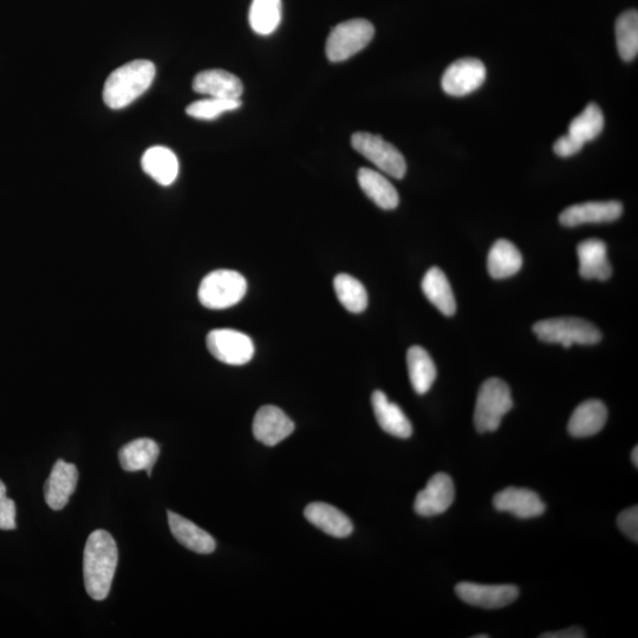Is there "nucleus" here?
Here are the masks:
<instances>
[{
	"label": "nucleus",
	"mask_w": 638,
	"mask_h": 638,
	"mask_svg": "<svg viewBox=\"0 0 638 638\" xmlns=\"http://www.w3.org/2000/svg\"><path fill=\"white\" fill-rule=\"evenodd\" d=\"M119 552L112 535L96 530L89 536L83 557L84 584L88 595L103 601L109 595L115 576Z\"/></svg>",
	"instance_id": "nucleus-1"
},
{
	"label": "nucleus",
	"mask_w": 638,
	"mask_h": 638,
	"mask_svg": "<svg viewBox=\"0 0 638 638\" xmlns=\"http://www.w3.org/2000/svg\"><path fill=\"white\" fill-rule=\"evenodd\" d=\"M156 74L151 61L136 60L122 65L107 78L103 89V101L110 109L129 106L151 88Z\"/></svg>",
	"instance_id": "nucleus-2"
},
{
	"label": "nucleus",
	"mask_w": 638,
	"mask_h": 638,
	"mask_svg": "<svg viewBox=\"0 0 638 638\" xmlns=\"http://www.w3.org/2000/svg\"><path fill=\"white\" fill-rule=\"evenodd\" d=\"M512 407L511 389L507 383L497 377L488 379L481 384L475 403V429L481 434L496 432Z\"/></svg>",
	"instance_id": "nucleus-3"
},
{
	"label": "nucleus",
	"mask_w": 638,
	"mask_h": 638,
	"mask_svg": "<svg viewBox=\"0 0 638 638\" xmlns=\"http://www.w3.org/2000/svg\"><path fill=\"white\" fill-rule=\"evenodd\" d=\"M247 282L244 276L233 270H217L203 279L198 297L205 308L225 310L234 307L245 297Z\"/></svg>",
	"instance_id": "nucleus-4"
},
{
	"label": "nucleus",
	"mask_w": 638,
	"mask_h": 638,
	"mask_svg": "<svg viewBox=\"0 0 638 638\" xmlns=\"http://www.w3.org/2000/svg\"><path fill=\"white\" fill-rule=\"evenodd\" d=\"M533 332L538 340L559 343L564 348H570L572 344L594 345L602 340L601 331L594 324L575 317L544 319L533 325Z\"/></svg>",
	"instance_id": "nucleus-5"
},
{
	"label": "nucleus",
	"mask_w": 638,
	"mask_h": 638,
	"mask_svg": "<svg viewBox=\"0 0 638 638\" xmlns=\"http://www.w3.org/2000/svg\"><path fill=\"white\" fill-rule=\"evenodd\" d=\"M375 28L366 19H351L335 26L327 41V57L331 62H343L358 54L374 38Z\"/></svg>",
	"instance_id": "nucleus-6"
},
{
	"label": "nucleus",
	"mask_w": 638,
	"mask_h": 638,
	"mask_svg": "<svg viewBox=\"0 0 638 638\" xmlns=\"http://www.w3.org/2000/svg\"><path fill=\"white\" fill-rule=\"evenodd\" d=\"M351 146L367 160L395 179H402L407 172L405 156L392 143L381 136L370 133H356L351 138Z\"/></svg>",
	"instance_id": "nucleus-7"
},
{
	"label": "nucleus",
	"mask_w": 638,
	"mask_h": 638,
	"mask_svg": "<svg viewBox=\"0 0 638 638\" xmlns=\"http://www.w3.org/2000/svg\"><path fill=\"white\" fill-rule=\"evenodd\" d=\"M206 344L218 361L229 366H244L255 355V344L251 338L237 330H213L207 335Z\"/></svg>",
	"instance_id": "nucleus-8"
},
{
	"label": "nucleus",
	"mask_w": 638,
	"mask_h": 638,
	"mask_svg": "<svg viewBox=\"0 0 638 638\" xmlns=\"http://www.w3.org/2000/svg\"><path fill=\"white\" fill-rule=\"evenodd\" d=\"M461 601L483 609H500L517 601L519 589L516 585H485L462 582L455 587Z\"/></svg>",
	"instance_id": "nucleus-9"
},
{
	"label": "nucleus",
	"mask_w": 638,
	"mask_h": 638,
	"mask_svg": "<svg viewBox=\"0 0 638 638\" xmlns=\"http://www.w3.org/2000/svg\"><path fill=\"white\" fill-rule=\"evenodd\" d=\"M486 68L477 58H464L452 63L442 76L445 93L455 97L466 96L483 86Z\"/></svg>",
	"instance_id": "nucleus-10"
},
{
	"label": "nucleus",
	"mask_w": 638,
	"mask_h": 638,
	"mask_svg": "<svg viewBox=\"0 0 638 638\" xmlns=\"http://www.w3.org/2000/svg\"><path fill=\"white\" fill-rule=\"evenodd\" d=\"M455 499V488L451 477L438 473L415 498L414 510L421 517L429 518L445 513Z\"/></svg>",
	"instance_id": "nucleus-11"
},
{
	"label": "nucleus",
	"mask_w": 638,
	"mask_h": 638,
	"mask_svg": "<svg viewBox=\"0 0 638 638\" xmlns=\"http://www.w3.org/2000/svg\"><path fill=\"white\" fill-rule=\"evenodd\" d=\"M295 423L281 408L264 406L253 419L252 432L266 446H276L294 433Z\"/></svg>",
	"instance_id": "nucleus-12"
},
{
	"label": "nucleus",
	"mask_w": 638,
	"mask_h": 638,
	"mask_svg": "<svg viewBox=\"0 0 638 638\" xmlns=\"http://www.w3.org/2000/svg\"><path fill=\"white\" fill-rule=\"evenodd\" d=\"M493 506L499 512L513 514L518 519L542 516L546 510L544 501L536 492L527 488L507 487L493 498Z\"/></svg>",
	"instance_id": "nucleus-13"
},
{
	"label": "nucleus",
	"mask_w": 638,
	"mask_h": 638,
	"mask_svg": "<svg viewBox=\"0 0 638 638\" xmlns=\"http://www.w3.org/2000/svg\"><path fill=\"white\" fill-rule=\"evenodd\" d=\"M622 213L623 205L620 201H591L566 208L559 216V221L565 227L611 223L620 218Z\"/></svg>",
	"instance_id": "nucleus-14"
},
{
	"label": "nucleus",
	"mask_w": 638,
	"mask_h": 638,
	"mask_svg": "<svg viewBox=\"0 0 638 638\" xmlns=\"http://www.w3.org/2000/svg\"><path fill=\"white\" fill-rule=\"evenodd\" d=\"M195 93L221 100H240L244 93L243 82L236 75L221 69L201 71L194 77Z\"/></svg>",
	"instance_id": "nucleus-15"
},
{
	"label": "nucleus",
	"mask_w": 638,
	"mask_h": 638,
	"mask_svg": "<svg viewBox=\"0 0 638 638\" xmlns=\"http://www.w3.org/2000/svg\"><path fill=\"white\" fill-rule=\"evenodd\" d=\"M78 483V471L74 464L58 460L52 467L44 486V498L50 509L61 511L69 503Z\"/></svg>",
	"instance_id": "nucleus-16"
},
{
	"label": "nucleus",
	"mask_w": 638,
	"mask_h": 638,
	"mask_svg": "<svg viewBox=\"0 0 638 638\" xmlns=\"http://www.w3.org/2000/svg\"><path fill=\"white\" fill-rule=\"evenodd\" d=\"M579 259V275L582 278L597 279V281H608L613 275L611 268L607 244L598 239L584 240L577 246Z\"/></svg>",
	"instance_id": "nucleus-17"
},
{
	"label": "nucleus",
	"mask_w": 638,
	"mask_h": 638,
	"mask_svg": "<svg viewBox=\"0 0 638 638\" xmlns=\"http://www.w3.org/2000/svg\"><path fill=\"white\" fill-rule=\"evenodd\" d=\"M371 405H373L376 421L384 432L400 439H408L412 436L413 426L407 415L396 403L390 402L388 396L381 390L373 393Z\"/></svg>",
	"instance_id": "nucleus-18"
},
{
	"label": "nucleus",
	"mask_w": 638,
	"mask_h": 638,
	"mask_svg": "<svg viewBox=\"0 0 638 638\" xmlns=\"http://www.w3.org/2000/svg\"><path fill=\"white\" fill-rule=\"evenodd\" d=\"M168 524L171 527L172 535L178 542L185 546L186 549L191 550L200 555H210V553L216 550V540L199 526L195 525L179 514L169 511L168 512Z\"/></svg>",
	"instance_id": "nucleus-19"
},
{
	"label": "nucleus",
	"mask_w": 638,
	"mask_h": 638,
	"mask_svg": "<svg viewBox=\"0 0 638 638\" xmlns=\"http://www.w3.org/2000/svg\"><path fill=\"white\" fill-rule=\"evenodd\" d=\"M304 516L310 524L331 537L347 538L354 531L351 520L329 504L312 503L305 509Z\"/></svg>",
	"instance_id": "nucleus-20"
},
{
	"label": "nucleus",
	"mask_w": 638,
	"mask_h": 638,
	"mask_svg": "<svg viewBox=\"0 0 638 638\" xmlns=\"http://www.w3.org/2000/svg\"><path fill=\"white\" fill-rule=\"evenodd\" d=\"M608 420V409L600 400H588L579 405L569 421V433L574 438H589L602 431Z\"/></svg>",
	"instance_id": "nucleus-21"
},
{
	"label": "nucleus",
	"mask_w": 638,
	"mask_h": 638,
	"mask_svg": "<svg viewBox=\"0 0 638 638\" xmlns=\"http://www.w3.org/2000/svg\"><path fill=\"white\" fill-rule=\"evenodd\" d=\"M143 171L161 186H171L178 178L179 160L171 149L155 146L142 156Z\"/></svg>",
	"instance_id": "nucleus-22"
},
{
	"label": "nucleus",
	"mask_w": 638,
	"mask_h": 638,
	"mask_svg": "<svg viewBox=\"0 0 638 638\" xmlns=\"http://www.w3.org/2000/svg\"><path fill=\"white\" fill-rule=\"evenodd\" d=\"M159 454V445L154 440L142 438L123 446L119 453V460L126 472L146 471L148 477H151Z\"/></svg>",
	"instance_id": "nucleus-23"
},
{
	"label": "nucleus",
	"mask_w": 638,
	"mask_h": 638,
	"mask_svg": "<svg viewBox=\"0 0 638 638\" xmlns=\"http://www.w3.org/2000/svg\"><path fill=\"white\" fill-rule=\"evenodd\" d=\"M357 179L362 191L382 210L392 211L399 206V193L392 182L381 173L370 168H361Z\"/></svg>",
	"instance_id": "nucleus-24"
},
{
	"label": "nucleus",
	"mask_w": 638,
	"mask_h": 638,
	"mask_svg": "<svg viewBox=\"0 0 638 638\" xmlns=\"http://www.w3.org/2000/svg\"><path fill=\"white\" fill-rule=\"evenodd\" d=\"M422 291L441 314L451 317L457 312V302L445 272L439 268L429 269L422 279Z\"/></svg>",
	"instance_id": "nucleus-25"
},
{
	"label": "nucleus",
	"mask_w": 638,
	"mask_h": 638,
	"mask_svg": "<svg viewBox=\"0 0 638 638\" xmlns=\"http://www.w3.org/2000/svg\"><path fill=\"white\" fill-rule=\"evenodd\" d=\"M522 266V253L509 240H498L488 253L487 270L494 279H506L517 275Z\"/></svg>",
	"instance_id": "nucleus-26"
},
{
	"label": "nucleus",
	"mask_w": 638,
	"mask_h": 638,
	"mask_svg": "<svg viewBox=\"0 0 638 638\" xmlns=\"http://www.w3.org/2000/svg\"><path fill=\"white\" fill-rule=\"evenodd\" d=\"M407 366L410 383L415 393L419 395L428 393L438 374L431 355L425 349L414 345L408 350Z\"/></svg>",
	"instance_id": "nucleus-27"
},
{
	"label": "nucleus",
	"mask_w": 638,
	"mask_h": 638,
	"mask_svg": "<svg viewBox=\"0 0 638 638\" xmlns=\"http://www.w3.org/2000/svg\"><path fill=\"white\" fill-rule=\"evenodd\" d=\"M282 21V0H252L249 22L258 35L269 36Z\"/></svg>",
	"instance_id": "nucleus-28"
},
{
	"label": "nucleus",
	"mask_w": 638,
	"mask_h": 638,
	"mask_svg": "<svg viewBox=\"0 0 638 638\" xmlns=\"http://www.w3.org/2000/svg\"><path fill=\"white\" fill-rule=\"evenodd\" d=\"M617 49L623 61H634L638 54V12H623L616 22Z\"/></svg>",
	"instance_id": "nucleus-29"
},
{
	"label": "nucleus",
	"mask_w": 638,
	"mask_h": 638,
	"mask_svg": "<svg viewBox=\"0 0 638 638\" xmlns=\"http://www.w3.org/2000/svg\"><path fill=\"white\" fill-rule=\"evenodd\" d=\"M334 288L338 301L343 307L353 314H361L368 307V294L366 288L356 278L345 273L336 276Z\"/></svg>",
	"instance_id": "nucleus-30"
},
{
	"label": "nucleus",
	"mask_w": 638,
	"mask_h": 638,
	"mask_svg": "<svg viewBox=\"0 0 638 638\" xmlns=\"http://www.w3.org/2000/svg\"><path fill=\"white\" fill-rule=\"evenodd\" d=\"M604 128V115L602 109L596 103H590L571 121L569 126L570 135L585 143L595 140L602 133Z\"/></svg>",
	"instance_id": "nucleus-31"
},
{
	"label": "nucleus",
	"mask_w": 638,
	"mask_h": 638,
	"mask_svg": "<svg viewBox=\"0 0 638 638\" xmlns=\"http://www.w3.org/2000/svg\"><path fill=\"white\" fill-rule=\"evenodd\" d=\"M242 104V100H221L208 97V99L190 104L186 113L197 120H216L220 115L239 109Z\"/></svg>",
	"instance_id": "nucleus-32"
},
{
	"label": "nucleus",
	"mask_w": 638,
	"mask_h": 638,
	"mask_svg": "<svg viewBox=\"0 0 638 638\" xmlns=\"http://www.w3.org/2000/svg\"><path fill=\"white\" fill-rule=\"evenodd\" d=\"M16 526L15 501L6 496V487L0 480V530H15Z\"/></svg>",
	"instance_id": "nucleus-33"
},
{
	"label": "nucleus",
	"mask_w": 638,
	"mask_h": 638,
	"mask_svg": "<svg viewBox=\"0 0 638 638\" xmlns=\"http://www.w3.org/2000/svg\"><path fill=\"white\" fill-rule=\"evenodd\" d=\"M620 530L633 542L638 543V507L633 506L624 510L617 518Z\"/></svg>",
	"instance_id": "nucleus-34"
},
{
	"label": "nucleus",
	"mask_w": 638,
	"mask_h": 638,
	"mask_svg": "<svg viewBox=\"0 0 638 638\" xmlns=\"http://www.w3.org/2000/svg\"><path fill=\"white\" fill-rule=\"evenodd\" d=\"M584 143L582 141L577 140L574 136L568 134L559 138L555 146H553V151L561 158H570V156H574L577 153L582 151Z\"/></svg>",
	"instance_id": "nucleus-35"
},
{
	"label": "nucleus",
	"mask_w": 638,
	"mask_h": 638,
	"mask_svg": "<svg viewBox=\"0 0 638 638\" xmlns=\"http://www.w3.org/2000/svg\"><path fill=\"white\" fill-rule=\"evenodd\" d=\"M587 636L585 631L579 627H571L564 630L555 631V633H545L542 638H584Z\"/></svg>",
	"instance_id": "nucleus-36"
},
{
	"label": "nucleus",
	"mask_w": 638,
	"mask_h": 638,
	"mask_svg": "<svg viewBox=\"0 0 638 638\" xmlns=\"http://www.w3.org/2000/svg\"><path fill=\"white\" fill-rule=\"evenodd\" d=\"M631 460H633V464L637 468L638 467V447L637 446L634 448L633 453H631Z\"/></svg>",
	"instance_id": "nucleus-37"
},
{
	"label": "nucleus",
	"mask_w": 638,
	"mask_h": 638,
	"mask_svg": "<svg viewBox=\"0 0 638 638\" xmlns=\"http://www.w3.org/2000/svg\"><path fill=\"white\" fill-rule=\"evenodd\" d=\"M490 637L488 635H478V636H474V638H487Z\"/></svg>",
	"instance_id": "nucleus-38"
}]
</instances>
